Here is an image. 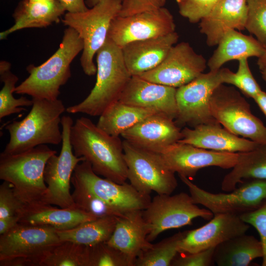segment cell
I'll return each mask as SVG.
<instances>
[{
	"instance_id": "obj_11",
	"label": "cell",
	"mask_w": 266,
	"mask_h": 266,
	"mask_svg": "<svg viewBox=\"0 0 266 266\" xmlns=\"http://www.w3.org/2000/svg\"><path fill=\"white\" fill-rule=\"evenodd\" d=\"M73 123L71 117H62V132L61 150L48 160L44 172L47 190L43 202L56 205L63 208H76L70 192L71 177L77 165L85 160L73 153L70 133Z\"/></svg>"
},
{
	"instance_id": "obj_31",
	"label": "cell",
	"mask_w": 266,
	"mask_h": 266,
	"mask_svg": "<svg viewBox=\"0 0 266 266\" xmlns=\"http://www.w3.org/2000/svg\"><path fill=\"white\" fill-rule=\"evenodd\" d=\"M115 216H106L83 222L65 230H57L62 241H69L86 246L107 241L111 236L117 220Z\"/></svg>"
},
{
	"instance_id": "obj_32",
	"label": "cell",
	"mask_w": 266,
	"mask_h": 266,
	"mask_svg": "<svg viewBox=\"0 0 266 266\" xmlns=\"http://www.w3.org/2000/svg\"><path fill=\"white\" fill-rule=\"evenodd\" d=\"M187 231L174 234L152 245L136 258L134 266H169L178 253V247Z\"/></svg>"
},
{
	"instance_id": "obj_7",
	"label": "cell",
	"mask_w": 266,
	"mask_h": 266,
	"mask_svg": "<svg viewBox=\"0 0 266 266\" xmlns=\"http://www.w3.org/2000/svg\"><path fill=\"white\" fill-rule=\"evenodd\" d=\"M122 0H101L87 10L77 13L67 12L63 23L74 29L84 44L80 64L85 74L97 73L93 59L104 43L112 20L119 15Z\"/></svg>"
},
{
	"instance_id": "obj_29",
	"label": "cell",
	"mask_w": 266,
	"mask_h": 266,
	"mask_svg": "<svg viewBox=\"0 0 266 266\" xmlns=\"http://www.w3.org/2000/svg\"><path fill=\"white\" fill-rule=\"evenodd\" d=\"M254 179H266V144L239 153L238 161L224 176L221 189L225 192H230L243 180Z\"/></svg>"
},
{
	"instance_id": "obj_25",
	"label": "cell",
	"mask_w": 266,
	"mask_h": 266,
	"mask_svg": "<svg viewBox=\"0 0 266 266\" xmlns=\"http://www.w3.org/2000/svg\"><path fill=\"white\" fill-rule=\"evenodd\" d=\"M96 218L77 208H58L38 202L25 205L19 215V223L65 230Z\"/></svg>"
},
{
	"instance_id": "obj_49",
	"label": "cell",
	"mask_w": 266,
	"mask_h": 266,
	"mask_svg": "<svg viewBox=\"0 0 266 266\" xmlns=\"http://www.w3.org/2000/svg\"><path fill=\"white\" fill-rule=\"evenodd\" d=\"M262 78L266 83V67L261 70Z\"/></svg>"
},
{
	"instance_id": "obj_38",
	"label": "cell",
	"mask_w": 266,
	"mask_h": 266,
	"mask_svg": "<svg viewBox=\"0 0 266 266\" xmlns=\"http://www.w3.org/2000/svg\"><path fill=\"white\" fill-rule=\"evenodd\" d=\"M245 29L266 48V0H247Z\"/></svg>"
},
{
	"instance_id": "obj_6",
	"label": "cell",
	"mask_w": 266,
	"mask_h": 266,
	"mask_svg": "<svg viewBox=\"0 0 266 266\" xmlns=\"http://www.w3.org/2000/svg\"><path fill=\"white\" fill-rule=\"evenodd\" d=\"M62 240L48 226L18 223L0 236V266H40Z\"/></svg>"
},
{
	"instance_id": "obj_3",
	"label": "cell",
	"mask_w": 266,
	"mask_h": 266,
	"mask_svg": "<svg viewBox=\"0 0 266 266\" xmlns=\"http://www.w3.org/2000/svg\"><path fill=\"white\" fill-rule=\"evenodd\" d=\"M97 80L89 95L66 108L69 113L100 116L119 98L132 76L124 62L122 50L107 37L97 52Z\"/></svg>"
},
{
	"instance_id": "obj_42",
	"label": "cell",
	"mask_w": 266,
	"mask_h": 266,
	"mask_svg": "<svg viewBox=\"0 0 266 266\" xmlns=\"http://www.w3.org/2000/svg\"><path fill=\"white\" fill-rule=\"evenodd\" d=\"M215 248L176 257L172 261V266H210L214 263L213 255Z\"/></svg>"
},
{
	"instance_id": "obj_20",
	"label": "cell",
	"mask_w": 266,
	"mask_h": 266,
	"mask_svg": "<svg viewBox=\"0 0 266 266\" xmlns=\"http://www.w3.org/2000/svg\"><path fill=\"white\" fill-rule=\"evenodd\" d=\"M121 136L139 147L159 154L180 140L182 134L173 119L157 113L143 119Z\"/></svg>"
},
{
	"instance_id": "obj_48",
	"label": "cell",
	"mask_w": 266,
	"mask_h": 266,
	"mask_svg": "<svg viewBox=\"0 0 266 266\" xmlns=\"http://www.w3.org/2000/svg\"><path fill=\"white\" fill-rule=\"evenodd\" d=\"M87 6L90 8L93 7L101 0H85Z\"/></svg>"
},
{
	"instance_id": "obj_19",
	"label": "cell",
	"mask_w": 266,
	"mask_h": 266,
	"mask_svg": "<svg viewBox=\"0 0 266 266\" xmlns=\"http://www.w3.org/2000/svg\"><path fill=\"white\" fill-rule=\"evenodd\" d=\"M177 88L152 82L133 76L119 101L132 106L147 109L176 119L178 108Z\"/></svg>"
},
{
	"instance_id": "obj_21",
	"label": "cell",
	"mask_w": 266,
	"mask_h": 266,
	"mask_svg": "<svg viewBox=\"0 0 266 266\" xmlns=\"http://www.w3.org/2000/svg\"><path fill=\"white\" fill-rule=\"evenodd\" d=\"M182 138L178 142L205 149L220 152L240 153L257 148L260 144L239 137L223 128L216 122L203 124L181 130Z\"/></svg>"
},
{
	"instance_id": "obj_12",
	"label": "cell",
	"mask_w": 266,
	"mask_h": 266,
	"mask_svg": "<svg viewBox=\"0 0 266 266\" xmlns=\"http://www.w3.org/2000/svg\"><path fill=\"white\" fill-rule=\"evenodd\" d=\"M186 185L193 202L211 211L214 215H240L259 208L266 201V179L250 180L224 193H213L200 188L190 180L179 176Z\"/></svg>"
},
{
	"instance_id": "obj_36",
	"label": "cell",
	"mask_w": 266,
	"mask_h": 266,
	"mask_svg": "<svg viewBox=\"0 0 266 266\" xmlns=\"http://www.w3.org/2000/svg\"><path fill=\"white\" fill-rule=\"evenodd\" d=\"M238 61L236 72L227 68H222L224 84L233 85L246 96L253 99L262 89L250 70L248 59L242 58Z\"/></svg>"
},
{
	"instance_id": "obj_23",
	"label": "cell",
	"mask_w": 266,
	"mask_h": 266,
	"mask_svg": "<svg viewBox=\"0 0 266 266\" xmlns=\"http://www.w3.org/2000/svg\"><path fill=\"white\" fill-rule=\"evenodd\" d=\"M247 0H219L200 21V32L208 46L217 45L229 31L245 29Z\"/></svg>"
},
{
	"instance_id": "obj_47",
	"label": "cell",
	"mask_w": 266,
	"mask_h": 266,
	"mask_svg": "<svg viewBox=\"0 0 266 266\" xmlns=\"http://www.w3.org/2000/svg\"><path fill=\"white\" fill-rule=\"evenodd\" d=\"M257 64L260 70L266 67V50L262 56L258 58Z\"/></svg>"
},
{
	"instance_id": "obj_2",
	"label": "cell",
	"mask_w": 266,
	"mask_h": 266,
	"mask_svg": "<svg viewBox=\"0 0 266 266\" xmlns=\"http://www.w3.org/2000/svg\"><path fill=\"white\" fill-rule=\"evenodd\" d=\"M32 100V108L24 118L5 126L10 137L3 153H19L40 145H56L62 141L61 115L66 110L62 101Z\"/></svg>"
},
{
	"instance_id": "obj_45",
	"label": "cell",
	"mask_w": 266,
	"mask_h": 266,
	"mask_svg": "<svg viewBox=\"0 0 266 266\" xmlns=\"http://www.w3.org/2000/svg\"><path fill=\"white\" fill-rule=\"evenodd\" d=\"M19 217H14L0 219V234H2L19 223Z\"/></svg>"
},
{
	"instance_id": "obj_17",
	"label": "cell",
	"mask_w": 266,
	"mask_h": 266,
	"mask_svg": "<svg viewBox=\"0 0 266 266\" xmlns=\"http://www.w3.org/2000/svg\"><path fill=\"white\" fill-rule=\"evenodd\" d=\"M159 154L171 171L189 179L204 167L232 168L239 157V153L210 150L179 142L169 145Z\"/></svg>"
},
{
	"instance_id": "obj_39",
	"label": "cell",
	"mask_w": 266,
	"mask_h": 266,
	"mask_svg": "<svg viewBox=\"0 0 266 266\" xmlns=\"http://www.w3.org/2000/svg\"><path fill=\"white\" fill-rule=\"evenodd\" d=\"M179 12L190 23L199 22L211 10L219 0H176Z\"/></svg>"
},
{
	"instance_id": "obj_8",
	"label": "cell",
	"mask_w": 266,
	"mask_h": 266,
	"mask_svg": "<svg viewBox=\"0 0 266 266\" xmlns=\"http://www.w3.org/2000/svg\"><path fill=\"white\" fill-rule=\"evenodd\" d=\"M210 110L214 119L233 134L266 144V127L234 87L222 84L213 92Z\"/></svg>"
},
{
	"instance_id": "obj_14",
	"label": "cell",
	"mask_w": 266,
	"mask_h": 266,
	"mask_svg": "<svg viewBox=\"0 0 266 266\" xmlns=\"http://www.w3.org/2000/svg\"><path fill=\"white\" fill-rule=\"evenodd\" d=\"M71 179L87 188L106 203L123 214L133 210H143L151 200L150 195L140 193L130 183L119 184L100 177L86 160L77 165Z\"/></svg>"
},
{
	"instance_id": "obj_37",
	"label": "cell",
	"mask_w": 266,
	"mask_h": 266,
	"mask_svg": "<svg viewBox=\"0 0 266 266\" xmlns=\"http://www.w3.org/2000/svg\"><path fill=\"white\" fill-rule=\"evenodd\" d=\"M89 247V266H133L121 252L106 242Z\"/></svg>"
},
{
	"instance_id": "obj_27",
	"label": "cell",
	"mask_w": 266,
	"mask_h": 266,
	"mask_svg": "<svg viewBox=\"0 0 266 266\" xmlns=\"http://www.w3.org/2000/svg\"><path fill=\"white\" fill-rule=\"evenodd\" d=\"M207 61L210 70H218L226 63L252 57H260L266 48L256 38L236 30L227 32Z\"/></svg>"
},
{
	"instance_id": "obj_5",
	"label": "cell",
	"mask_w": 266,
	"mask_h": 266,
	"mask_svg": "<svg viewBox=\"0 0 266 266\" xmlns=\"http://www.w3.org/2000/svg\"><path fill=\"white\" fill-rule=\"evenodd\" d=\"M57 153L46 144L12 154H0V179L9 182L25 205L43 202L47 190L44 172L49 158Z\"/></svg>"
},
{
	"instance_id": "obj_28",
	"label": "cell",
	"mask_w": 266,
	"mask_h": 266,
	"mask_svg": "<svg viewBox=\"0 0 266 266\" xmlns=\"http://www.w3.org/2000/svg\"><path fill=\"white\" fill-rule=\"evenodd\" d=\"M263 256L260 240L243 234L228 239L215 247L214 262L218 266H248Z\"/></svg>"
},
{
	"instance_id": "obj_22",
	"label": "cell",
	"mask_w": 266,
	"mask_h": 266,
	"mask_svg": "<svg viewBox=\"0 0 266 266\" xmlns=\"http://www.w3.org/2000/svg\"><path fill=\"white\" fill-rule=\"evenodd\" d=\"M176 32L129 43L121 48L123 59L131 75L138 76L159 65L178 40Z\"/></svg>"
},
{
	"instance_id": "obj_16",
	"label": "cell",
	"mask_w": 266,
	"mask_h": 266,
	"mask_svg": "<svg viewBox=\"0 0 266 266\" xmlns=\"http://www.w3.org/2000/svg\"><path fill=\"white\" fill-rule=\"evenodd\" d=\"M207 63L205 58L196 53L188 42H181L171 48L159 65L137 76L152 82L177 88L203 73Z\"/></svg>"
},
{
	"instance_id": "obj_1",
	"label": "cell",
	"mask_w": 266,
	"mask_h": 266,
	"mask_svg": "<svg viewBox=\"0 0 266 266\" xmlns=\"http://www.w3.org/2000/svg\"><path fill=\"white\" fill-rule=\"evenodd\" d=\"M70 139L74 154L83 157L98 175L122 184L128 179L123 141L81 117L73 124Z\"/></svg>"
},
{
	"instance_id": "obj_44",
	"label": "cell",
	"mask_w": 266,
	"mask_h": 266,
	"mask_svg": "<svg viewBox=\"0 0 266 266\" xmlns=\"http://www.w3.org/2000/svg\"><path fill=\"white\" fill-rule=\"evenodd\" d=\"M64 7L66 11L71 13L81 12L89 8L85 0H59Z\"/></svg>"
},
{
	"instance_id": "obj_41",
	"label": "cell",
	"mask_w": 266,
	"mask_h": 266,
	"mask_svg": "<svg viewBox=\"0 0 266 266\" xmlns=\"http://www.w3.org/2000/svg\"><path fill=\"white\" fill-rule=\"evenodd\" d=\"M245 223L258 232L263 249L262 266H266V201L257 209L239 215Z\"/></svg>"
},
{
	"instance_id": "obj_30",
	"label": "cell",
	"mask_w": 266,
	"mask_h": 266,
	"mask_svg": "<svg viewBox=\"0 0 266 266\" xmlns=\"http://www.w3.org/2000/svg\"><path fill=\"white\" fill-rule=\"evenodd\" d=\"M154 113L157 112L118 100L103 111L96 125L107 133L119 136L143 119Z\"/></svg>"
},
{
	"instance_id": "obj_13",
	"label": "cell",
	"mask_w": 266,
	"mask_h": 266,
	"mask_svg": "<svg viewBox=\"0 0 266 266\" xmlns=\"http://www.w3.org/2000/svg\"><path fill=\"white\" fill-rule=\"evenodd\" d=\"M222 84L224 81L221 68L202 73L189 83L177 88L176 124L179 127L187 125L194 128L217 122L211 113L210 99L215 89Z\"/></svg>"
},
{
	"instance_id": "obj_10",
	"label": "cell",
	"mask_w": 266,
	"mask_h": 266,
	"mask_svg": "<svg viewBox=\"0 0 266 266\" xmlns=\"http://www.w3.org/2000/svg\"><path fill=\"white\" fill-rule=\"evenodd\" d=\"M171 195L157 194L142 210L149 230L147 239L150 242L165 231L191 225L195 218L210 220L214 216L209 209L195 203L190 195L184 192Z\"/></svg>"
},
{
	"instance_id": "obj_35",
	"label": "cell",
	"mask_w": 266,
	"mask_h": 266,
	"mask_svg": "<svg viewBox=\"0 0 266 266\" xmlns=\"http://www.w3.org/2000/svg\"><path fill=\"white\" fill-rule=\"evenodd\" d=\"M71 183L74 188L72 197L77 208L97 218L106 216L120 217L125 214L106 203L77 181L71 179Z\"/></svg>"
},
{
	"instance_id": "obj_24",
	"label": "cell",
	"mask_w": 266,
	"mask_h": 266,
	"mask_svg": "<svg viewBox=\"0 0 266 266\" xmlns=\"http://www.w3.org/2000/svg\"><path fill=\"white\" fill-rule=\"evenodd\" d=\"M148 233L142 210H133L117 217L114 232L106 242L121 252L134 266L136 258L152 245L147 239Z\"/></svg>"
},
{
	"instance_id": "obj_33",
	"label": "cell",
	"mask_w": 266,
	"mask_h": 266,
	"mask_svg": "<svg viewBox=\"0 0 266 266\" xmlns=\"http://www.w3.org/2000/svg\"><path fill=\"white\" fill-rule=\"evenodd\" d=\"M10 64L6 61L0 62V81L3 86L0 91V120L4 117L19 113L26 109L23 106H31L33 100L25 97L15 99L13 96L18 77L10 71Z\"/></svg>"
},
{
	"instance_id": "obj_18",
	"label": "cell",
	"mask_w": 266,
	"mask_h": 266,
	"mask_svg": "<svg viewBox=\"0 0 266 266\" xmlns=\"http://www.w3.org/2000/svg\"><path fill=\"white\" fill-rule=\"evenodd\" d=\"M250 225L239 215L218 214L204 225L190 231L180 242L178 250L181 254H191L215 248L220 243L245 234Z\"/></svg>"
},
{
	"instance_id": "obj_15",
	"label": "cell",
	"mask_w": 266,
	"mask_h": 266,
	"mask_svg": "<svg viewBox=\"0 0 266 266\" xmlns=\"http://www.w3.org/2000/svg\"><path fill=\"white\" fill-rule=\"evenodd\" d=\"M170 12L163 7L127 16H117L111 21L107 37L122 48L127 44L175 32Z\"/></svg>"
},
{
	"instance_id": "obj_40",
	"label": "cell",
	"mask_w": 266,
	"mask_h": 266,
	"mask_svg": "<svg viewBox=\"0 0 266 266\" xmlns=\"http://www.w3.org/2000/svg\"><path fill=\"white\" fill-rule=\"evenodd\" d=\"M25 204L15 195L12 185L4 181L0 186V219L17 217Z\"/></svg>"
},
{
	"instance_id": "obj_34",
	"label": "cell",
	"mask_w": 266,
	"mask_h": 266,
	"mask_svg": "<svg viewBox=\"0 0 266 266\" xmlns=\"http://www.w3.org/2000/svg\"><path fill=\"white\" fill-rule=\"evenodd\" d=\"M40 266H89V247L63 241L49 253Z\"/></svg>"
},
{
	"instance_id": "obj_46",
	"label": "cell",
	"mask_w": 266,
	"mask_h": 266,
	"mask_svg": "<svg viewBox=\"0 0 266 266\" xmlns=\"http://www.w3.org/2000/svg\"><path fill=\"white\" fill-rule=\"evenodd\" d=\"M253 99L266 116V93L261 90Z\"/></svg>"
},
{
	"instance_id": "obj_43",
	"label": "cell",
	"mask_w": 266,
	"mask_h": 266,
	"mask_svg": "<svg viewBox=\"0 0 266 266\" xmlns=\"http://www.w3.org/2000/svg\"><path fill=\"white\" fill-rule=\"evenodd\" d=\"M166 0H122L119 16H127L164 7Z\"/></svg>"
},
{
	"instance_id": "obj_50",
	"label": "cell",
	"mask_w": 266,
	"mask_h": 266,
	"mask_svg": "<svg viewBox=\"0 0 266 266\" xmlns=\"http://www.w3.org/2000/svg\"><path fill=\"white\" fill-rule=\"evenodd\" d=\"M29 1L30 2H39V1H45V0H24Z\"/></svg>"
},
{
	"instance_id": "obj_26",
	"label": "cell",
	"mask_w": 266,
	"mask_h": 266,
	"mask_svg": "<svg viewBox=\"0 0 266 266\" xmlns=\"http://www.w3.org/2000/svg\"><path fill=\"white\" fill-rule=\"evenodd\" d=\"M65 11L59 0L39 2L22 0L13 13L14 24L0 33V39H5L12 33L23 29L44 28L58 23Z\"/></svg>"
},
{
	"instance_id": "obj_4",
	"label": "cell",
	"mask_w": 266,
	"mask_h": 266,
	"mask_svg": "<svg viewBox=\"0 0 266 266\" xmlns=\"http://www.w3.org/2000/svg\"><path fill=\"white\" fill-rule=\"evenodd\" d=\"M83 47V41L77 32L68 27L59 48L50 58L38 66H28L29 75L16 87L14 93L32 98L58 99L61 87L71 76L70 64Z\"/></svg>"
},
{
	"instance_id": "obj_9",
	"label": "cell",
	"mask_w": 266,
	"mask_h": 266,
	"mask_svg": "<svg viewBox=\"0 0 266 266\" xmlns=\"http://www.w3.org/2000/svg\"><path fill=\"white\" fill-rule=\"evenodd\" d=\"M128 179L137 191L150 195H171L178 183L174 173L166 166L160 154L123 141Z\"/></svg>"
}]
</instances>
